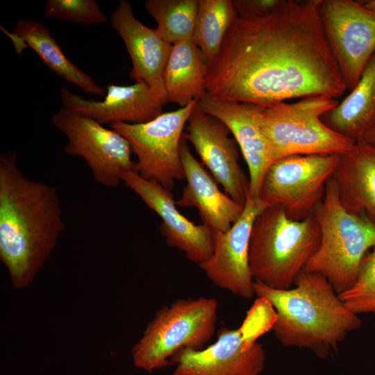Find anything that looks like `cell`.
<instances>
[{
  "mask_svg": "<svg viewBox=\"0 0 375 375\" xmlns=\"http://www.w3.org/2000/svg\"><path fill=\"white\" fill-rule=\"evenodd\" d=\"M319 1L283 0L266 15L238 16L208 65L207 94L257 105L341 97L347 89L324 37Z\"/></svg>",
  "mask_w": 375,
  "mask_h": 375,
  "instance_id": "1",
  "label": "cell"
},
{
  "mask_svg": "<svg viewBox=\"0 0 375 375\" xmlns=\"http://www.w3.org/2000/svg\"><path fill=\"white\" fill-rule=\"evenodd\" d=\"M65 224L57 188L26 177L15 150L0 154V259L17 289L32 283Z\"/></svg>",
  "mask_w": 375,
  "mask_h": 375,
  "instance_id": "2",
  "label": "cell"
},
{
  "mask_svg": "<svg viewBox=\"0 0 375 375\" xmlns=\"http://www.w3.org/2000/svg\"><path fill=\"white\" fill-rule=\"evenodd\" d=\"M253 288L258 299L275 310L272 328L284 347L307 348L326 357L349 333L361 326L358 315L319 274L303 270L289 289H274L257 281Z\"/></svg>",
  "mask_w": 375,
  "mask_h": 375,
  "instance_id": "3",
  "label": "cell"
},
{
  "mask_svg": "<svg viewBox=\"0 0 375 375\" xmlns=\"http://www.w3.org/2000/svg\"><path fill=\"white\" fill-rule=\"evenodd\" d=\"M319 242L320 229L313 214L294 220L281 208L267 206L251 231L249 260L254 281L278 290L291 288Z\"/></svg>",
  "mask_w": 375,
  "mask_h": 375,
  "instance_id": "4",
  "label": "cell"
},
{
  "mask_svg": "<svg viewBox=\"0 0 375 375\" xmlns=\"http://www.w3.org/2000/svg\"><path fill=\"white\" fill-rule=\"evenodd\" d=\"M313 215L320 242L303 270L322 275L340 294L353 285L367 251L375 247V224L343 207L333 178Z\"/></svg>",
  "mask_w": 375,
  "mask_h": 375,
  "instance_id": "5",
  "label": "cell"
},
{
  "mask_svg": "<svg viewBox=\"0 0 375 375\" xmlns=\"http://www.w3.org/2000/svg\"><path fill=\"white\" fill-rule=\"evenodd\" d=\"M336 99L307 97L293 103L257 105L258 124L275 160L292 155L342 154L353 141L335 133L322 120L338 103Z\"/></svg>",
  "mask_w": 375,
  "mask_h": 375,
  "instance_id": "6",
  "label": "cell"
},
{
  "mask_svg": "<svg viewBox=\"0 0 375 375\" xmlns=\"http://www.w3.org/2000/svg\"><path fill=\"white\" fill-rule=\"evenodd\" d=\"M217 301L181 298L162 306L132 349L134 365L148 372L165 367L182 348L203 349L215 333Z\"/></svg>",
  "mask_w": 375,
  "mask_h": 375,
  "instance_id": "7",
  "label": "cell"
},
{
  "mask_svg": "<svg viewBox=\"0 0 375 375\" xmlns=\"http://www.w3.org/2000/svg\"><path fill=\"white\" fill-rule=\"evenodd\" d=\"M339 155H292L275 160L263 176L258 199L281 208L292 219H306L323 199Z\"/></svg>",
  "mask_w": 375,
  "mask_h": 375,
  "instance_id": "8",
  "label": "cell"
},
{
  "mask_svg": "<svg viewBox=\"0 0 375 375\" xmlns=\"http://www.w3.org/2000/svg\"><path fill=\"white\" fill-rule=\"evenodd\" d=\"M198 101L163 112L145 123L110 125L129 142L138 158L135 171L142 178L156 181L169 190L176 181L185 178L180 145L184 126Z\"/></svg>",
  "mask_w": 375,
  "mask_h": 375,
  "instance_id": "9",
  "label": "cell"
},
{
  "mask_svg": "<svg viewBox=\"0 0 375 375\" xmlns=\"http://www.w3.org/2000/svg\"><path fill=\"white\" fill-rule=\"evenodd\" d=\"M51 122L67 139L64 152L82 158L101 185L116 188L125 173L135 170L129 142L116 131L65 107Z\"/></svg>",
  "mask_w": 375,
  "mask_h": 375,
  "instance_id": "10",
  "label": "cell"
},
{
  "mask_svg": "<svg viewBox=\"0 0 375 375\" xmlns=\"http://www.w3.org/2000/svg\"><path fill=\"white\" fill-rule=\"evenodd\" d=\"M319 14L328 46L351 91L375 53V13L361 1L320 0Z\"/></svg>",
  "mask_w": 375,
  "mask_h": 375,
  "instance_id": "11",
  "label": "cell"
},
{
  "mask_svg": "<svg viewBox=\"0 0 375 375\" xmlns=\"http://www.w3.org/2000/svg\"><path fill=\"white\" fill-rule=\"evenodd\" d=\"M267 206L248 194L240 218L228 231L213 233L212 253L199 264L215 285L246 299L255 296L249 260L251 228L256 217Z\"/></svg>",
  "mask_w": 375,
  "mask_h": 375,
  "instance_id": "12",
  "label": "cell"
},
{
  "mask_svg": "<svg viewBox=\"0 0 375 375\" xmlns=\"http://www.w3.org/2000/svg\"><path fill=\"white\" fill-rule=\"evenodd\" d=\"M198 101L188 118V133L183 137L193 144L203 164L226 194L244 205L249 193V178L240 165L236 142L230 138L228 128L206 113Z\"/></svg>",
  "mask_w": 375,
  "mask_h": 375,
  "instance_id": "13",
  "label": "cell"
},
{
  "mask_svg": "<svg viewBox=\"0 0 375 375\" xmlns=\"http://www.w3.org/2000/svg\"><path fill=\"white\" fill-rule=\"evenodd\" d=\"M265 359L262 346L242 328L223 327L215 343L200 350L182 348L171 362L174 375H259Z\"/></svg>",
  "mask_w": 375,
  "mask_h": 375,
  "instance_id": "14",
  "label": "cell"
},
{
  "mask_svg": "<svg viewBox=\"0 0 375 375\" xmlns=\"http://www.w3.org/2000/svg\"><path fill=\"white\" fill-rule=\"evenodd\" d=\"M122 182L160 217V232L169 247L183 251L190 261L198 265L211 256L213 233L205 225L194 224L180 213L171 190L142 178L135 170L125 173Z\"/></svg>",
  "mask_w": 375,
  "mask_h": 375,
  "instance_id": "15",
  "label": "cell"
},
{
  "mask_svg": "<svg viewBox=\"0 0 375 375\" xmlns=\"http://www.w3.org/2000/svg\"><path fill=\"white\" fill-rule=\"evenodd\" d=\"M200 108L222 122L240 147L249 169V196L258 199L263 176L274 162L272 149L257 119V105L225 101L206 94L199 99Z\"/></svg>",
  "mask_w": 375,
  "mask_h": 375,
  "instance_id": "16",
  "label": "cell"
},
{
  "mask_svg": "<svg viewBox=\"0 0 375 375\" xmlns=\"http://www.w3.org/2000/svg\"><path fill=\"white\" fill-rule=\"evenodd\" d=\"M112 27L122 38L133 63L129 75L136 82H144L166 104L163 73L172 45L163 40L133 15L130 2L121 0L110 17Z\"/></svg>",
  "mask_w": 375,
  "mask_h": 375,
  "instance_id": "17",
  "label": "cell"
},
{
  "mask_svg": "<svg viewBox=\"0 0 375 375\" xmlns=\"http://www.w3.org/2000/svg\"><path fill=\"white\" fill-rule=\"evenodd\" d=\"M62 105L101 124L149 122L162 113L165 103L144 82L130 85L109 84L103 101L86 99L62 87Z\"/></svg>",
  "mask_w": 375,
  "mask_h": 375,
  "instance_id": "18",
  "label": "cell"
},
{
  "mask_svg": "<svg viewBox=\"0 0 375 375\" xmlns=\"http://www.w3.org/2000/svg\"><path fill=\"white\" fill-rule=\"evenodd\" d=\"M180 154L187 182L176 205L196 208L203 224L212 233L228 231L242 214L244 205L219 190L211 174L192 154L183 135Z\"/></svg>",
  "mask_w": 375,
  "mask_h": 375,
  "instance_id": "19",
  "label": "cell"
},
{
  "mask_svg": "<svg viewBox=\"0 0 375 375\" xmlns=\"http://www.w3.org/2000/svg\"><path fill=\"white\" fill-rule=\"evenodd\" d=\"M333 179L343 207L375 224V147L360 140L340 154Z\"/></svg>",
  "mask_w": 375,
  "mask_h": 375,
  "instance_id": "20",
  "label": "cell"
},
{
  "mask_svg": "<svg viewBox=\"0 0 375 375\" xmlns=\"http://www.w3.org/2000/svg\"><path fill=\"white\" fill-rule=\"evenodd\" d=\"M6 33L12 41L18 53L29 47L57 76L76 85L85 92L100 97L106 95V90L70 61L51 35L49 28L40 22L19 19L13 30Z\"/></svg>",
  "mask_w": 375,
  "mask_h": 375,
  "instance_id": "21",
  "label": "cell"
},
{
  "mask_svg": "<svg viewBox=\"0 0 375 375\" xmlns=\"http://www.w3.org/2000/svg\"><path fill=\"white\" fill-rule=\"evenodd\" d=\"M335 133L356 142L375 124V53L345 98L322 117Z\"/></svg>",
  "mask_w": 375,
  "mask_h": 375,
  "instance_id": "22",
  "label": "cell"
},
{
  "mask_svg": "<svg viewBox=\"0 0 375 375\" xmlns=\"http://www.w3.org/2000/svg\"><path fill=\"white\" fill-rule=\"evenodd\" d=\"M207 69L192 40L173 44L163 73L167 101L184 107L206 95Z\"/></svg>",
  "mask_w": 375,
  "mask_h": 375,
  "instance_id": "23",
  "label": "cell"
},
{
  "mask_svg": "<svg viewBox=\"0 0 375 375\" xmlns=\"http://www.w3.org/2000/svg\"><path fill=\"white\" fill-rule=\"evenodd\" d=\"M238 14L232 0H198L192 41L208 65L216 58Z\"/></svg>",
  "mask_w": 375,
  "mask_h": 375,
  "instance_id": "24",
  "label": "cell"
},
{
  "mask_svg": "<svg viewBox=\"0 0 375 375\" xmlns=\"http://www.w3.org/2000/svg\"><path fill=\"white\" fill-rule=\"evenodd\" d=\"M198 0H147L144 7L156 20L160 37L172 45L192 40Z\"/></svg>",
  "mask_w": 375,
  "mask_h": 375,
  "instance_id": "25",
  "label": "cell"
},
{
  "mask_svg": "<svg viewBox=\"0 0 375 375\" xmlns=\"http://www.w3.org/2000/svg\"><path fill=\"white\" fill-rule=\"evenodd\" d=\"M338 294L353 313L375 315V247L363 258L353 285Z\"/></svg>",
  "mask_w": 375,
  "mask_h": 375,
  "instance_id": "26",
  "label": "cell"
},
{
  "mask_svg": "<svg viewBox=\"0 0 375 375\" xmlns=\"http://www.w3.org/2000/svg\"><path fill=\"white\" fill-rule=\"evenodd\" d=\"M44 17L85 25L106 23L108 20L94 0H48Z\"/></svg>",
  "mask_w": 375,
  "mask_h": 375,
  "instance_id": "27",
  "label": "cell"
},
{
  "mask_svg": "<svg viewBox=\"0 0 375 375\" xmlns=\"http://www.w3.org/2000/svg\"><path fill=\"white\" fill-rule=\"evenodd\" d=\"M283 0H232L238 16H264L276 10Z\"/></svg>",
  "mask_w": 375,
  "mask_h": 375,
  "instance_id": "28",
  "label": "cell"
},
{
  "mask_svg": "<svg viewBox=\"0 0 375 375\" xmlns=\"http://www.w3.org/2000/svg\"><path fill=\"white\" fill-rule=\"evenodd\" d=\"M362 140L375 147V124L367 131Z\"/></svg>",
  "mask_w": 375,
  "mask_h": 375,
  "instance_id": "29",
  "label": "cell"
},
{
  "mask_svg": "<svg viewBox=\"0 0 375 375\" xmlns=\"http://www.w3.org/2000/svg\"><path fill=\"white\" fill-rule=\"evenodd\" d=\"M364 6L375 13V0H369L362 2Z\"/></svg>",
  "mask_w": 375,
  "mask_h": 375,
  "instance_id": "30",
  "label": "cell"
}]
</instances>
